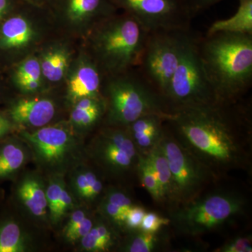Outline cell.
I'll return each instance as SVG.
<instances>
[{
    "label": "cell",
    "instance_id": "cell-1",
    "mask_svg": "<svg viewBox=\"0 0 252 252\" xmlns=\"http://www.w3.org/2000/svg\"><path fill=\"white\" fill-rule=\"evenodd\" d=\"M238 102L179 109L167 119L183 145L209 171L233 168L245 160L241 142L250 119Z\"/></svg>",
    "mask_w": 252,
    "mask_h": 252
},
{
    "label": "cell",
    "instance_id": "cell-2",
    "mask_svg": "<svg viewBox=\"0 0 252 252\" xmlns=\"http://www.w3.org/2000/svg\"><path fill=\"white\" fill-rule=\"evenodd\" d=\"M198 49L218 102H238L252 84V34L198 36Z\"/></svg>",
    "mask_w": 252,
    "mask_h": 252
},
{
    "label": "cell",
    "instance_id": "cell-3",
    "mask_svg": "<svg viewBox=\"0 0 252 252\" xmlns=\"http://www.w3.org/2000/svg\"><path fill=\"white\" fill-rule=\"evenodd\" d=\"M147 32L127 13L115 14L94 26L92 59L104 77L127 72L138 65Z\"/></svg>",
    "mask_w": 252,
    "mask_h": 252
},
{
    "label": "cell",
    "instance_id": "cell-4",
    "mask_svg": "<svg viewBox=\"0 0 252 252\" xmlns=\"http://www.w3.org/2000/svg\"><path fill=\"white\" fill-rule=\"evenodd\" d=\"M105 78L103 97L109 125L127 127L144 116L170 114L161 96L136 68Z\"/></svg>",
    "mask_w": 252,
    "mask_h": 252
},
{
    "label": "cell",
    "instance_id": "cell-5",
    "mask_svg": "<svg viewBox=\"0 0 252 252\" xmlns=\"http://www.w3.org/2000/svg\"><path fill=\"white\" fill-rule=\"evenodd\" d=\"M198 38L193 33L162 96L168 114L219 102L199 56Z\"/></svg>",
    "mask_w": 252,
    "mask_h": 252
},
{
    "label": "cell",
    "instance_id": "cell-6",
    "mask_svg": "<svg viewBox=\"0 0 252 252\" xmlns=\"http://www.w3.org/2000/svg\"><path fill=\"white\" fill-rule=\"evenodd\" d=\"M193 34L190 29L147 33L136 69L162 98Z\"/></svg>",
    "mask_w": 252,
    "mask_h": 252
},
{
    "label": "cell",
    "instance_id": "cell-7",
    "mask_svg": "<svg viewBox=\"0 0 252 252\" xmlns=\"http://www.w3.org/2000/svg\"><path fill=\"white\" fill-rule=\"evenodd\" d=\"M20 137L29 146L36 162L51 175H63L81 157V144L71 127L63 124L21 131Z\"/></svg>",
    "mask_w": 252,
    "mask_h": 252
},
{
    "label": "cell",
    "instance_id": "cell-8",
    "mask_svg": "<svg viewBox=\"0 0 252 252\" xmlns=\"http://www.w3.org/2000/svg\"><path fill=\"white\" fill-rule=\"evenodd\" d=\"M243 200L235 195L215 193L187 203L174 213L176 225L189 234L203 233L216 228L243 210Z\"/></svg>",
    "mask_w": 252,
    "mask_h": 252
},
{
    "label": "cell",
    "instance_id": "cell-9",
    "mask_svg": "<svg viewBox=\"0 0 252 252\" xmlns=\"http://www.w3.org/2000/svg\"><path fill=\"white\" fill-rule=\"evenodd\" d=\"M157 144L165 154L171 172L172 199L187 203L205 185L209 170L183 144L163 131Z\"/></svg>",
    "mask_w": 252,
    "mask_h": 252
},
{
    "label": "cell",
    "instance_id": "cell-10",
    "mask_svg": "<svg viewBox=\"0 0 252 252\" xmlns=\"http://www.w3.org/2000/svg\"><path fill=\"white\" fill-rule=\"evenodd\" d=\"M124 9L147 32L189 31L193 19L185 0H110Z\"/></svg>",
    "mask_w": 252,
    "mask_h": 252
},
{
    "label": "cell",
    "instance_id": "cell-11",
    "mask_svg": "<svg viewBox=\"0 0 252 252\" xmlns=\"http://www.w3.org/2000/svg\"><path fill=\"white\" fill-rule=\"evenodd\" d=\"M51 4L66 21L81 26H95L117 9L110 0H54Z\"/></svg>",
    "mask_w": 252,
    "mask_h": 252
},
{
    "label": "cell",
    "instance_id": "cell-12",
    "mask_svg": "<svg viewBox=\"0 0 252 252\" xmlns=\"http://www.w3.org/2000/svg\"><path fill=\"white\" fill-rule=\"evenodd\" d=\"M103 79V74L92 57L82 56L68 79V99L74 104L84 97H102Z\"/></svg>",
    "mask_w": 252,
    "mask_h": 252
},
{
    "label": "cell",
    "instance_id": "cell-13",
    "mask_svg": "<svg viewBox=\"0 0 252 252\" xmlns=\"http://www.w3.org/2000/svg\"><path fill=\"white\" fill-rule=\"evenodd\" d=\"M56 105L51 99L44 97L18 99L10 106L8 118L14 125L41 127L52 121Z\"/></svg>",
    "mask_w": 252,
    "mask_h": 252
},
{
    "label": "cell",
    "instance_id": "cell-14",
    "mask_svg": "<svg viewBox=\"0 0 252 252\" xmlns=\"http://www.w3.org/2000/svg\"><path fill=\"white\" fill-rule=\"evenodd\" d=\"M14 196L18 203L36 220H45L49 217L46 186L39 175L29 173L21 177L15 187Z\"/></svg>",
    "mask_w": 252,
    "mask_h": 252
},
{
    "label": "cell",
    "instance_id": "cell-15",
    "mask_svg": "<svg viewBox=\"0 0 252 252\" xmlns=\"http://www.w3.org/2000/svg\"><path fill=\"white\" fill-rule=\"evenodd\" d=\"M37 32L29 16L23 11L6 19L0 29V46L6 49H24L35 40Z\"/></svg>",
    "mask_w": 252,
    "mask_h": 252
},
{
    "label": "cell",
    "instance_id": "cell-16",
    "mask_svg": "<svg viewBox=\"0 0 252 252\" xmlns=\"http://www.w3.org/2000/svg\"><path fill=\"white\" fill-rule=\"evenodd\" d=\"M23 140L5 137L0 140V182L12 180L28 160Z\"/></svg>",
    "mask_w": 252,
    "mask_h": 252
},
{
    "label": "cell",
    "instance_id": "cell-17",
    "mask_svg": "<svg viewBox=\"0 0 252 252\" xmlns=\"http://www.w3.org/2000/svg\"><path fill=\"white\" fill-rule=\"evenodd\" d=\"M31 249L29 237L11 215L0 217V252H26Z\"/></svg>",
    "mask_w": 252,
    "mask_h": 252
},
{
    "label": "cell",
    "instance_id": "cell-18",
    "mask_svg": "<svg viewBox=\"0 0 252 252\" xmlns=\"http://www.w3.org/2000/svg\"><path fill=\"white\" fill-rule=\"evenodd\" d=\"M70 61V51L65 46L49 48L39 59L43 77L50 82H59L67 74Z\"/></svg>",
    "mask_w": 252,
    "mask_h": 252
},
{
    "label": "cell",
    "instance_id": "cell-19",
    "mask_svg": "<svg viewBox=\"0 0 252 252\" xmlns=\"http://www.w3.org/2000/svg\"><path fill=\"white\" fill-rule=\"evenodd\" d=\"M217 32L252 34V0H239L235 14L227 19L215 21L207 30L206 34Z\"/></svg>",
    "mask_w": 252,
    "mask_h": 252
},
{
    "label": "cell",
    "instance_id": "cell-20",
    "mask_svg": "<svg viewBox=\"0 0 252 252\" xmlns=\"http://www.w3.org/2000/svg\"><path fill=\"white\" fill-rule=\"evenodd\" d=\"M94 152L104 165L113 171H125L130 168L134 160L103 131L96 141Z\"/></svg>",
    "mask_w": 252,
    "mask_h": 252
},
{
    "label": "cell",
    "instance_id": "cell-21",
    "mask_svg": "<svg viewBox=\"0 0 252 252\" xmlns=\"http://www.w3.org/2000/svg\"><path fill=\"white\" fill-rule=\"evenodd\" d=\"M43 78L39 59L33 56L23 61L15 71V83L24 94L37 92L42 86Z\"/></svg>",
    "mask_w": 252,
    "mask_h": 252
},
{
    "label": "cell",
    "instance_id": "cell-22",
    "mask_svg": "<svg viewBox=\"0 0 252 252\" xmlns=\"http://www.w3.org/2000/svg\"><path fill=\"white\" fill-rule=\"evenodd\" d=\"M147 156L157 176L162 199H172V175L165 154L157 143L150 149Z\"/></svg>",
    "mask_w": 252,
    "mask_h": 252
},
{
    "label": "cell",
    "instance_id": "cell-23",
    "mask_svg": "<svg viewBox=\"0 0 252 252\" xmlns=\"http://www.w3.org/2000/svg\"><path fill=\"white\" fill-rule=\"evenodd\" d=\"M81 249L89 252L109 251L114 243L115 237L112 230L104 223L93 226L89 233L81 239Z\"/></svg>",
    "mask_w": 252,
    "mask_h": 252
},
{
    "label": "cell",
    "instance_id": "cell-24",
    "mask_svg": "<svg viewBox=\"0 0 252 252\" xmlns=\"http://www.w3.org/2000/svg\"><path fill=\"white\" fill-rule=\"evenodd\" d=\"M106 112V104L91 109H82L73 107L69 119V124L79 130H87L95 125Z\"/></svg>",
    "mask_w": 252,
    "mask_h": 252
},
{
    "label": "cell",
    "instance_id": "cell-25",
    "mask_svg": "<svg viewBox=\"0 0 252 252\" xmlns=\"http://www.w3.org/2000/svg\"><path fill=\"white\" fill-rule=\"evenodd\" d=\"M138 170L141 182L144 188L147 189L154 200L157 201L162 200V197L158 182L147 156H140L138 157Z\"/></svg>",
    "mask_w": 252,
    "mask_h": 252
},
{
    "label": "cell",
    "instance_id": "cell-26",
    "mask_svg": "<svg viewBox=\"0 0 252 252\" xmlns=\"http://www.w3.org/2000/svg\"><path fill=\"white\" fill-rule=\"evenodd\" d=\"M64 186L65 185L63 180V175H52L50 178L47 187H46L49 218L51 223L56 216L58 205H59L61 193Z\"/></svg>",
    "mask_w": 252,
    "mask_h": 252
},
{
    "label": "cell",
    "instance_id": "cell-27",
    "mask_svg": "<svg viewBox=\"0 0 252 252\" xmlns=\"http://www.w3.org/2000/svg\"><path fill=\"white\" fill-rule=\"evenodd\" d=\"M158 245L155 233L141 230L133 235L124 247V251L128 252H150L154 251Z\"/></svg>",
    "mask_w": 252,
    "mask_h": 252
},
{
    "label": "cell",
    "instance_id": "cell-28",
    "mask_svg": "<svg viewBox=\"0 0 252 252\" xmlns=\"http://www.w3.org/2000/svg\"><path fill=\"white\" fill-rule=\"evenodd\" d=\"M97 180V175L91 170L86 169L77 170L72 179V188L76 196L84 200L88 190Z\"/></svg>",
    "mask_w": 252,
    "mask_h": 252
},
{
    "label": "cell",
    "instance_id": "cell-29",
    "mask_svg": "<svg viewBox=\"0 0 252 252\" xmlns=\"http://www.w3.org/2000/svg\"><path fill=\"white\" fill-rule=\"evenodd\" d=\"M170 220L159 216L154 212L146 213L141 223L140 229L147 233H156L163 225H168Z\"/></svg>",
    "mask_w": 252,
    "mask_h": 252
},
{
    "label": "cell",
    "instance_id": "cell-30",
    "mask_svg": "<svg viewBox=\"0 0 252 252\" xmlns=\"http://www.w3.org/2000/svg\"><path fill=\"white\" fill-rule=\"evenodd\" d=\"M74 198L72 195L69 193V190L66 189L65 186L63 188L62 193H61V199L59 205H58L57 211H56V216L52 223L58 224L63 217L65 216L66 214L69 210H72L74 207Z\"/></svg>",
    "mask_w": 252,
    "mask_h": 252
},
{
    "label": "cell",
    "instance_id": "cell-31",
    "mask_svg": "<svg viewBox=\"0 0 252 252\" xmlns=\"http://www.w3.org/2000/svg\"><path fill=\"white\" fill-rule=\"evenodd\" d=\"M101 207H102V212H103L104 216L108 217L109 220L115 222L117 224H124L126 217H127V212L112 203L105 201V200L102 203Z\"/></svg>",
    "mask_w": 252,
    "mask_h": 252
},
{
    "label": "cell",
    "instance_id": "cell-32",
    "mask_svg": "<svg viewBox=\"0 0 252 252\" xmlns=\"http://www.w3.org/2000/svg\"><path fill=\"white\" fill-rule=\"evenodd\" d=\"M146 212L143 207L133 205L127 212L124 225L130 230L140 229Z\"/></svg>",
    "mask_w": 252,
    "mask_h": 252
},
{
    "label": "cell",
    "instance_id": "cell-33",
    "mask_svg": "<svg viewBox=\"0 0 252 252\" xmlns=\"http://www.w3.org/2000/svg\"><path fill=\"white\" fill-rule=\"evenodd\" d=\"M93 226H94V222L92 220L86 217L84 220H81L77 228L64 238L69 243H77V242L80 241L81 239L89 233Z\"/></svg>",
    "mask_w": 252,
    "mask_h": 252
},
{
    "label": "cell",
    "instance_id": "cell-34",
    "mask_svg": "<svg viewBox=\"0 0 252 252\" xmlns=\"http://www.w3.org/2000/svg\"><path fill=\"white\" fill-rule=\"evenodd\" d=\"M104 200L116 205V206L120 207L126 212H128L131 207L133 206L130 198L125 193L119 191V190H112V191L109 192L106 195Z\"/></svg>",
    "mask_w": 252,
    "mask_h": 252
},
{
    "label": "cell",
    "instance_id": "cell-35",
    "mask_svg": "<svg viewBox=\"0 0 252 252\" xmlns=\"http://www.w3.org/2000/svg\"><path fill=\"white\" fill-rule=\"evenodd\" d=\"M185 1L190 15L194 18L200 13L223 0H185Z\"/></svg>",
    "mask_w": 252,
    "mask_h": 252
},
{
    "label": "cell",
    "instance_id": "cell-36",
    "mask_svg": "<svg viewBox=\"0 0 252 252\" xmlns=\"http://www.w3.org/2000/svg\"><path fill=\"white\" fill-rule=\"evenodd\" d=\"M224 252H252V248L250 238L242 237L233 240L228 244H226L220 250Z\"/></svg>",
    "mask_w": 252,
    "mask_h": 252
},
{
    "label": "cell",
    "instance_id": "cell-37",
    "mask_svg": "<svg viewBox=\"0 0 252 252\" xmlns=\"http://www.w3.org/2000/svg\"><path fill=\"white\" fill-rule=\"evenodd\" d=\"M156 132V133L144 134V135H137L132 137L134 142L140 148L147 149L152 148L158 141L160 139L162 132Z\"/></svg>",
    "mask_w": 252,
    "mask_h": 252
},
{
    "label": "cell",
    "instance_id": "cell-38",
    "mask_svg": "<svg viewBox=\"0 0 252 252\" xmlns=\"http://www.w3.org/2000/svg\"><path fill=\"white\" fill-rule=\"evenodd\" d=\"M86 217V213L84 210H77L73 212L71 216L69 217L67 223L64 225V230H63L64 236H67L71 232L75 229L81 223V220H84Z\"/></svg>",
    "mask_w": 252,
    "mask_h": 252
},
{
    "label": "cell",
    "instance_id": "cell-39",
    "mask_svg": "<svg viewBox=\"0 0 252 252\" xmlns=\"http://www.w3.org/2000/svg\"><path fill=\"white\" fill-rule=\"evenodd\" d=\"M14 127V124L8 117L0 114V140L8 137L12 132Z\"/></svg>",
    "mask_w": 252,
    "mask_h": 252
},
{
    "label": "cell",
    "instance_id": "cell-40",
    "mask_svg": "<svg viewBox=\"0 0 252 252\" xmlns=\"http://www.w3.org/2000/svg\"><path fill=\"white\" fill-rule=\"evenodd\" d=\"M103 189L102 182L97 178V180L94 182V185L91 186V188L89 189L87 193L86 194L85 201H91L94 200L96 197L98 196L99 193L102 191Z\"/></svg>",
    "mask_w": 252,
    "mask_h": 252
},
{
    "label": "cell",
    "instance_id": "cell-41",
    "mask_svg": "<svg viewBox=\"0 0 252 252\" xmlns=\"http://www.w3.org/2000/svg\"><path fill=\"white\" fill-rule=\"evenodd\" d=\"M12 0H0V19L12 7Z\"/></svg>",
    "mask_w": 252,
    "mask_h": 252
},
{
    "label": "cell",
    "instance_id": "cell-42",
    "mask_svg": "<svg viewBox=\"0 0 252 252\" xmlns=\"http://www.w3.org/2000/svg\"><path fill=\"white\" fill-rule=\"evenodd\" d=\"M21 1H26V2L36 5V6H44V5L45 4H51L54 0H21Z\"/></svg>",
    "mask_w": 252,
    "mask_h": 252
},
{
    "label": "cell",
    "instance_id": "cell-43",
    "mask_svg": "<svg viewBox=\"0 0 252 252\" xmlns=\"http://www.w3.org/2000/svg\"><path fill=\"white\" fill-rule=\"evenodd\" d=\"M0 199H1V193H0Z\"/></svg>",
    "mask_w": 252,
    "mask_h": 252
}]
</instances>
